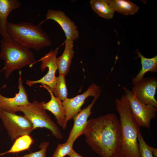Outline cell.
<instances>
[{
    "label": "cell",
    "mask_w": 157,
    "mask_h": 157,
    "mask_svg": "<svg viewBox=\"0 0 157 157\" xmlns=\"http://www.w3.org/2000/svg\"><path fill=\"white\" fill-rule=\"evenodd\" d=\"M139 151L141 157H154L151 149V147L145 142L141 131L138 138Z\"/></svg>",
    "instance_id": "cell-23"
},
{
    "label": "cell",
    "mask_w": 157,
    "mask_h": 157,
    "mask_svg": "<svg viewBox=\"0 0 157 157\" xmlns=\"http://www.w3.org/2000/svg\"><path fill=\"white\" fill-rule=\"evenodd\" d=\"M69 157H83L82 156L76 153L73 149L68 155Z\"/></svg>",
    "instance_id": "cell-25"
},
{
    "label": "cell",
    "mask_w": 157,
    "mask_h": 157,
    "mask_svg": "<svg viewBox=\"0 0 157 157\" xmlns=\"http://www.w3.org/2000/svg\"><path fill=\"white\" fill-rule=\"evenodd\" d=\"M6 28L12 41L29 49L39 51L52 44L49 36L39 25L26 22L15 24L8 21Z\"/></svg>",
    "instance_id": "cell-3"
},
{
    "label": "cell",
    "mask_w": 157,
    "mask_h": 157,
    "mask_svg": "<svg viewBox=\"0 0 157 157\" xmlns=\"http://www.w3.org/2000/svg\"><path fill=\"white\" fill-rule=\"evenodd\" d=\"M115 105L121 131L120 155L124 157H141L138 140L140 126L132 115L126 96L123 94L116 98Z\"/></svg>",
    "instance_id": "cell-2"
},
{
    "label": "cell",
    "mask_w": 157,
    "mask_h": 157,
    "mask_svg": "<svg viewBox=\"0 0 157 157\" xmlns=\"http://www.w3.org/2000/svg\"><path fill=\"white\" fill-rule=\"evenodd\" d=\"M90 3L93 10L100 17L108 19L113 18L115 10L109 0H91Z\"/></svg>",
    "instance_id": "cell-18"
},
{
    "label": "cell",
    "mask_w": 157,
    "mask_h": 157,
    "mask_svg": "<svg viewBox=\"0 0 157 157\" xmlns=\"http://www.w3.org/2000/svg\"><path fill=\"white\" fill-rule=\"evenodd\" d=\"M133 85L131 90L139 101L157 108V101L155 98L157 88L156 77L143 78Z\"/></svg>",
    "instance_id": "cell-10"
},
{
    "label": "cell",
    "mask_w": 157,
    "mask_h": 157,
    "mask_svg": "<svg viewBox=\"0 0 157 157\" xmlns=\"http://www.w3.org/2000/svg\"><path fill=\"white\" fill-rule=\"evenodd\" d=\"M150 148L153 156L154 157H157V149L151 147Z\"/></svg>",
    "instance_id": "cell-26"
},
{
    "label": "cell",
    "mask_w": 157,
    "mask_h": 157,
    "mask_svg": "<svg viewBox=\"0 0 157 157\" xmlns=\"http://www.w3.org/2000/svg\"><path fill=\"white\" fill-rule=\"evenodd\" d=\"M116 157H124L123 156H122L121 155L119 154V155H118L117 156H116Z\"/></svg>",
    "instance_id": "cell-27"
},
{
    "label": "cell",
    "mask_w": 157,
    "mask_h": 157,
    "mask_svg": "<svg viewBox=\"0 0 157 157\" xmlns=\"http://www.w3.org/2000/svg\"><path fill=\"white\" fill-rule=\"evenodd\" d=\"M114 10L123 15H131L136 13L139 7L128 0H109Z\"/></svg>",
    "instance_id": "cell-19"
},
{
    "label": "cell",
    "mask_w": 157,
    "mask_h": 157,
    "mask_svg": "<svg viewBox=\"0 0 157 157\" xmlns=\"http://www.w3.org/2000/svg\"><path fill=\"white\" fill-rule=\"evenodd\" d=\"M74 142H67L58 144L52 157H64L68 155L72 150Z\"/></svg>",
    "instance_id": "cell-22"
},
{
    "label": "cell",
    "mask_w": 157,
    "mask_h": 157,
    "mask_svg": "<svg viewBox=\"0 0 157 157\" xmlns=\"http://www.w3.org/2000/svg\"><path fill=\"white\" fill-rule=\"evenodd\" d=\"M101 91L100 87L92 83L83 93L72 98H67L62 101L66 113L65 123L62 128L65 129L68 121L72 119L80 111L85 100L88 97H94Z\"/></svg>",
    "instance_id": "cell-9"
},
{
    "label": "cell",
    "mask_w": 157,
    "mask_h": 157,
    "mask_svg": "<svg viewBox=\"0 0 157 157\" xmlns=\"http://www.w3.org/2000/svg\"><path fill=\"white\" fill-rule=\"evenodd\" d=\"M33 142V140L29 135L21 136L15 140L11 148L8 151L0 154V156L19 152L28 150Z\"/></svg>",
    "instance_id": "cell-20"
},
{
    "label": "cell",
    "mask_w": 157,
    "mask_h": 157,
    "mask_svg": "<svg viewBox=\"0 0 157 157\" xmlns=\"http://www.w3.org/2000/svg\"><path fill=\"white\" fill-rule=\"evenodd\" d=\"M22 71H19L18 88L19 91L13 97H5L0 94V108L10 113H16L17 107L26 106L30 103L28 100V94L23 85L21 77Z\"/></svg>",
    "instance_id": "cell-12"
},
{
    "label": "cell",
    "mask_w": 157,
    "mask_h": 157,
    "mask_svg": "<svg viewBox=\"0 0 157 157\" xmlns=\"http://www.w3.org/2000/svg\"><path fill=\"white\" fill-rule=\"evenodd\" d=\"M58 49V47L54 50H51L44 56L36 61L35 64L38 62H41V71H44L46 68H48V71L45 76L39 80H27L26 83L28 85L31 87L35 84L41 83L48 86L51 90L54 88L56 79V73L58 69L57 55Z\"/></svg>",
    "instance_id": "cell-8"
},
{
    "label": "cell",
    "mask_w": 157,
    "mask_h": 157,
    "mask_svg": "<svg viewBox=\"0 0 157 157\" xmlns=\"http://www.w3.org/2000/svg\"><path fill=\"white\" fill-rule=\"evenodd\" d=\"M0 157H1L0 156Z\"/></svg>",
    "instance_id": "cell-28"
},
{
    "label": "cell",
    "mask_w": 157,
    "mask_h": 157,
    "mask_svg": "<svg viewBox=\"0 0 157 157\" xmlns=\"http://www.w3.org/2000/svg\"><path fill=\"white\" fill-rule=\"evenodd\" d=\"M0 119L12 141L25 135H29L33 130L31 122L24 115H18L0 108Z\"/></svg>",
    "instance_id": "cell-6"
},
{
    "label": "cell",
    "mask_w": 157,
    "mask_h": 157,
    "mask_svg": "<svg viewBox=\"0 0 157 157\" xmlns=\"http://www.w3.org/2000/svg\"><path fill=\"white\" fill-rule=\"evenodd\" d=\"M101 92L94 97L93 99L89 105L84 109H81L73 117L72 119L74 121V125L67 142H74L78 137L83 135L88 118L91 113L92 108L100 95Z\"/></svg>",
    "instance_id": "cell-13"
},
{
    "label": "cell",
    "mask_w": 157,
    "mask_h": 157,
    "mask_svg": "<svg viewBox=\"0 0 157 157\" xmlns=\"http://www.w3.org/2000/svg\"><path fill=\"white\" fill-rule=\"evenodd\" d=\"M21 5L18 0H0V33L6 41H12L7 30L8 17L12 11L19 8Z\"/></svg>",
    "instance_id": "cell-15"
},
{
    "label": "cell",
    "mask_w": 157,
    "mask_h": 157,
    "mask_svg": "<svg viewBox=\"0 0 157 157\" xmlns=\"http://www.w3.org/2000/svg\"><path fill=\"white\" fill-rule=\"evenodd\" d=\"M17 109L18 112L23 113L31 122L33 130L45 128L49 130L54 137L59 139L62 138V134L58 126L37 101L34 100L27 106L18 107Z\"/></svg>",
    "instance_id": "cell-5"
},
{
    "label": "cell",
    "mask_w": 157,
    "mask_h": 157,
    "mask_svg": "<svg viewBox=\"0 0 157 157\" xmlns=\"http://www.w3.org/2000/svg\"><path fill=\"white\" fill-rule=\"evenodd\" d=\"M83 135L88 144L101 157L120 154L121 131L120 121L110 113L88 121Z\"/></svg>",
    "instance_id": "cell-1"
},
{
    "label": "cell",
    "mask_w": 157,
    "mask_h": 157,
    "mask_svg": "<svg viewBox=\"0 0 157 157\" xmlns=\"http://www.w3.org/2000/svg\"><path fill=\"white\" fill-rule=\"evenodd\" d=\"M49 19L54 21L60 26L65 33L66 39L74 42L79 38L77 26L63 11L49 9L45 19L41 22L39 25L41 26L44 22Z\"/></svg>",
    "instance_id": "cell-11"
},
{
    "label": "cell",
    "mask_w": 157,
    "mask_h": 157,
    "mask_svg": "<svg viewBox=\"0 0 157 157\" xmlns=\"http://www.w3.org/2000/svg\"><path fill=\"white\" fill-rule=\"evenodd\" d=\"M135 53L140 59L142 68L138 74L132 79L133 85L141 80L146 73L151 72L153 73L157 72V55L152 58H147L140 53L138 49L135 52Z\"/></svg>",
    "instance_id": "cell-17"
},
{
    "label": "cell",
    "mask_w": 157,
    "mask_h": 157,
    "mask_svg": "<svg viewBox=\"0 0 157 157\" xmlns=\"http://www.w3.org/2000/svg\"><path fill=\"white\" fill-rule=\"evenodd\" d=\"M65 76L64 75L59 74L56 77L54 88L51 90L54 95L62 101L67 98L68 95Z\"/></svg>",
    "instance_id": "cell-21"
},
{
    "label": "cell",
    "mask_w": 157,
    "mask_h": 157,
    "mask_svg": "<svg viewBox=\"0 0 157 157\" xmlns=\"http://www.w3.org/2000/svg\"><path fill=\"white\" fill-rule=\"evenodd\" d=\"M49 143L47 141L42 142L39 146L40 150L37 151L31 152L22 156L16 157H46V153Z\"/></svg>",
    "instance_id": "cell-24"
},
{
    "label": "cell",
    "mask_w": 157,
    "mask_h": 157,
    "mask_svg": "<svg viewBox=\"0 0 157 157\" xmlns=\"http://www.w3.org/2000/svg\"><path fill=\"white\" fill-rule=\"evenodd\" d=\"M0 44V58L4 62L2 70L6 78L16 70L27 65L31 67L35 64L34 55L29 49L17 42H8L3 39L1 40Z\"/></svg>",
    "instance_id": "cell-4"
},
{
    "label": "cell",
    "mask_w": 157,
    "mask_h": 157,
    "mask_svg": "<svg viewBox=\"0 0 157 157\" xmlns=\"http://www.w3.org/2000/svg\"><path fill=\"white\" fill-rule=\"evenodd\" d=\"M133 116L140 127L150 129L151 120L156 116L157 108L139 101L131 90L123 87Z\"/></svg>",
    "instance_id": "cell-7"
},
{
    "label": "cell",
    "mask_w": 157,
    "mask_h": 157,
    "mask_svg": "<svg viewBox=\"0 0 157 157\" xmlns=\"http://www.w3.org/2000/svg\"><path fill=\"white\" fill-rule=\"evenodd\" d=\"M50 94L51 98L47 102L44 101L39 103L44 110H48L54 115L58 124L63 127L64 126L66 115L65 111L63 105L62 101L54 95L51 88L48 86L42 84Z\"/></svg>",
    "instance_id": "cell-14"
},
{
    "label": "cell",
    "mask_w": 157,
    "mask_h": 157,
    "mask_svg": "<svg viewBox=\"0 0 157 157\" xmlns=\"http://www.w3.org/2000/svg\"><path fill=\"white\" fill-rule=\"evenodd\" d=\"M74 42L72 40L66 39L63 52L61 55L57 58V64L60 74L65 76L69 70L74 53Z\"/></svg>",
    "instance_id": "cell-16"
}]
</instances>
